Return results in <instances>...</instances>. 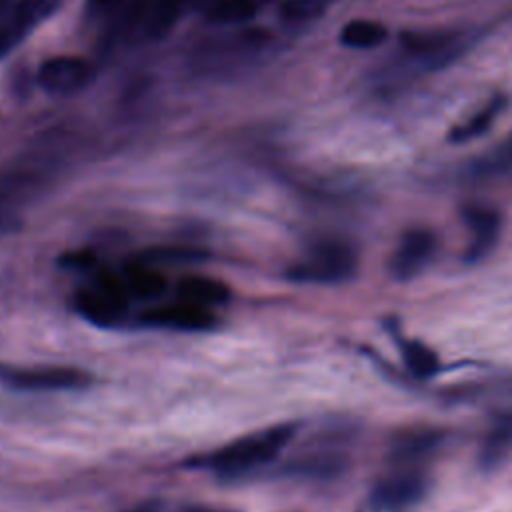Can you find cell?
Returning a JSON list of instances; mask_svg holds the SVG:
<instances>
[{"instance_id": "1", "label": "cell", "mask_w": 512, "mask_h": 512, "mask_svg": "<svg viewBox=\"0 0 512 512\" xmlns=\"http://www.w3.org/2000/svg\"><path fill=\"white\" fill-rule=\"evenodd\" d=\"M292 436V424H276L266 430L242 436L234 442H228L218 450L206 454L204 458H198L194 464L198 468H208L214 474L234 478L270 464L292 440Z\"/></svg>"}, {"instance_id": "2", "label": "cell", "mask_w": 512, "mask_h": 512, "mask_svg": "<svg viewBox=\"0 0 512 512\" xmlns=\"http://www.w3.org/2000/svg\"><path fill=\"white\" fill-rule=\"evenodd\" d=\"M76 314L100 328H116L126 322L130 312V296L118 272L104 270L72 296Z\"/></svg>"}, {"instance_id": "3", "label": "cell", "mask_w": 512, "mask_h": 512, "mask_svg": "<svg viewBox=\"0 0 512 512\" xmlns=\"http://www.w3.org/2000/svg\"><path fill=\"white\" fill-rule=\"evenodd\" d=\"M356 252L342 240H320L308 248V252L294 262L286 276L294 282L312 284H336L344 282L356 272Z\"/></svg>"}, {"instance_id": "4", "label": "cell", "mask_w": 512, "mask_h": 512, "mask_svg": "<svg viewBox=\"0 0 512 512\" xmlns=\"http://www.w3.org/2000/svg\"><path fill=\"white\" fill-rule=\"evenodd\" d=\"M92 376L74 366H10L0 364V384L14 390H80Z\"/></svg>"}, {"instance_id": "5", "label": "cell", "mask_w": 512, "mask_h": 512, "mask_svg": "<svg viewBox=\"0 0 512 512\" xmlns=\"http://www.w3.org/2000/svg\"><path fill=\"white\" fill-rule=\"evenodd\" d=\"M140 322L154 328L204 332V330H212L218 324V318L210 308L176 298L174 302H164V304L146 308L140 314Z\"/></svg>"}, {"instance_id": "6", "label": "cell", "mask_w": 512, "mask_h": 512, "mask_svg": "<svg viewBox=\"0 0 512 512\" xmlns=\"http://www.w3.org/2000/svg\"><path fill=\"white\" fill-rule=\"evenodd\" d=\"M92 76V64L78 56L50 58L38 70V82L50 94H72L84 88Z\"/></svg>"}, {"instance_id": "7", "label": "cell", "mask_w": 512, "mask_h": 512, "mask_svg": "<svg viewBox=\"0 0 512 512\" xmlns=\"http://www.w3.org/2000/svg\"><path fill=\"white\" fill-rule=\"evenodd\" d=\"M436 252L434 234L428 230H410L402 236L394 254L390 256V274L396 280H410L418 276Z\"/></svg>"}, {"instance_id": "8", "label": "cell", "mask_w": 512, "mask_h": 512, "mask_svg": "<svg viewBox=\"0 0 512 512\" xmlns=\"http://www.w3.org/2000/svg\"><path fill=\"white\" fill-rule=\"evenodd\" d=\"M422 494L424 480L416 472H396L374 486L370 504L378 512H402L414 506Z\"/></svg>"}, {"instance_id": "9", "label": "cell", "mask_w": 512, "mask_h": 512, "mask_svg": "<svg viewBox=\"0 0 512 512\" xmlns=\"http://www.w3.org/2000/svg\"><path fill=\"white\" fill-rule=\"evenodd\" d=\"M118 274H120V280H122L130 300L132 298H136V300H156L168 288L166 276L158 270V266L146 264L138 258L124 264Z\"/></svg>"}, {"instance_id": "10", "label": "cell", "mask_w": 512, "mask_h": 512, "mask_svg": "<svg viewBox=\"0 0 512 512\" xmlns=\"http://www.w3.org/2000/svg\"><path fill=\"white\" fill-rule=\"evenodd\" d=\"M176 298L214 310L218 306L228 304L232 298V292L218 278H210V276H202V274H188L178 280Z\"/></svg>"}, {"instance_id": "11", "label": "cell", "mask_w": 512, "mask_h": 512, "mask_svg": "<svg viewBox=\"0 0 512 512\" xmlns=\"http://www.w3.org/2000/svg\"><path fill=\"white\" fill-rule=\"evenodd\" d=\"M464 216H466V222H468V226L472 230V244H470V250H468L466 258L468 260H478L496 242V236H498V214L488 210V208L474 206V208H466Z\"/></svg>"}, {"instance_id": "12", "label": "cell", "mask_w": 512, "mask_h": 512, "mask_svg": "<svg viewBox=\"0 0 512 512\" xmlns=\"http://www.w3.org/2000/svg\"><path fill=\"white\" fill-rule=\"evenodd\" d=\"M60 6V0H18L12 18L8 20V28L18 36H26L36 24L54 14Z\"/></svg>"}, {"instance_id": "13", "label": "cell", "mask_w": 512, "mask_h": 512, "mask_svg": "<svg viewBox=\"0 0 512 512\" xmlns=\"http://www.w3.org/2000/svg\"><path fill=\"white\" fill-rule=\"evenodd\" d=\"M388 36L384 24L376 20H352L340 32V42L348 48H374Z\"/></svg>"}, {"instance_id": "14", "label": "cell", "mask_w": 512, "mask_h": 512, "mask_svg": "<svg viewBox=\"0 0 512 512\" xmlns=\"http://www.w3.org/2000/svg\"><path fill=\"white\" fill-rule=\"evenodd\" d=\"M504 104H506V100L500 98V96H496L492 102H488V104H486L478 114H474L470 120H466L464 124H458V126L450 132L448 140H450V142H466V140H472V138L484 134V132L492 126V122L498 118V114L502 112Z\"/></svg>"}, {"instance_id": "15", "label": "cell", "mask_w": 512, "mask_h": 512, "mask_svg": "<svg viewBox=\"0 0 512 512\" xmlns=\"http://www.w3.org/2000/svg\"><path fill=\"white\" fill-rule=\"evenodd\" d=\"M254 14H256L254 0H216L206 12V18L216 24H238V22L250 20Z\"/></svg>"}, {"instance_id": "16", "label": "cell", "mask_w": 512, "mask_h": 512, "mask_svg": "<svg viewBox=\"0 0 512 512\" xmlns=\"http://www.w3.org/2000/svg\"><path fill=\"white\" fill-rule=\"evenodd\" d=\"M404 364L408 370L418 378H428L438 370V358L436 354L422 342H406L402 348Z\"/></svg>"}, {"instance_id": "17", "label": "cell", "mask_w": 512, "mask_h": 512, "mask_svg": "<svg viewBox=\"0 0 512 512\" xmlns=\"http://www.w3.org/2000/svg\"><path fill=\"white\" fill-rule=\"evenodd\" d=\"M332 0H284L280 6V16L286 22H308L320 18Z\"/></svg>"}, {"instance_id": "18", "label": "cell", "mask_w": 512, "mask_h": 512, "mask_svg": "<svg viewBox=\"0 0 512 512\" xmlns=\"http://www.w3.org/2000/svg\"><path fill=\"white\" fill-rule=\"evenodd\" d=\"M136 258L146 264L160 266V264H168V262L200 260V258H204V252L196 250V248H152V250L138 254Z\"/></svg>"}, {"instance_id": "19", "label": "cell", "mask_w": 512, "mask_h": 512, "mask_svg": "<svg viewBox=\"0 0 512 512\" xmlns=\"http://www.w3.org/2000/svg\"><path fill=\"white\" fill-rule=\"evenodd\" d=\"M446 42H450V36H444V34H406L404 36L406 48L418 54L438 52Z\"/></svg>"}, {"instance_id": "20", "label": "cell", "mask_w": 512, "mask_h": 512, "mask_svg": "<svg viewBox=\"0 0 512 512\" xmlns=\"http://www.w3.org/2000/svg\"><path fill=\"white\" fill-rule=\"evenodd\" d=\"M512 170V140L506 142L494 156H490L486 162H482L484 174H496V172H510Z\"/></svg>"}, {"instance_id": "21", "label": "cell", "mask_w": 512, "mask_h": 512, "mask_svg": "<svg viewBox=\"0 0 512 512\" xmlns=\"http://www.w3.org/2000/svg\"><path fill=\"white\" fill-rule=\"evenodd\" d=\"M124 0H88V12L92 16H102L116 10Z\"/></svg>"}, {"instance_id": "22", "label": "cell", "mask_w": 512, "mask_h": 512, "mask_svg": "<svg viewBox=\"0 0 512 512\" xmlns=\"http://www.w3.org/2000/svg\"><path fill=\"white\" fill-rule=\"evenodd\" d=\"M180 512H236V510H228V508H210V506H188Z\"/></svg>"}, {"instance_id": "23", "label": "cell", "mask_w": 512, "mask_h": 512, "mask_svg": "<svg viewBox=\"0 0 512 512\" xmlns=\"http://www.w3.org/2000/svg\"><path fill=\"white\" fill-rule=\"evenodd\" d=\"M130 512H156V510H154V506H140V508H134Z\"/></svg>"}]
</instances>
